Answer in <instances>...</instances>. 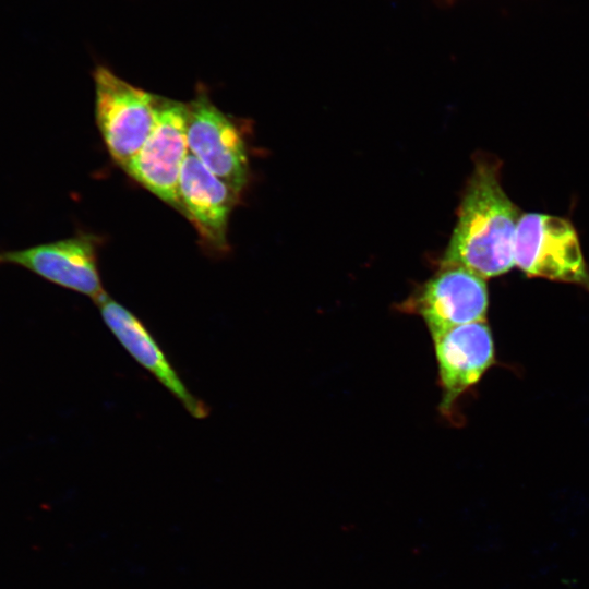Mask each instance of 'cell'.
Segmentation results:
<instances>
[{"instance_id":"6da1fadb","label":"cell","mask_w":589,"mask_h":589,"mask_svg":"<svg viewBox=\"0 0 589 589\" xmlns=\"http://www.w3.org/2000/svg\"><path fill=\"white\" fill-rule=\"evenodd\" d=\"M520 217L502 188L500 161L478 158L441 265L460 266L484 279L507 273L515 266L514 239Z\"/></svg>"},{"instance_id":"7a4b0ae2","label":"cell","mask_w":589,"mask_h":589,"mask_svg":"<svg viewBox=\"0 0 589 589\" xmlns=\"http://www.w3.org/2000/svg\"><path fill=\"white\" fill-rule=\"evenodd\" d=\"M95 117L112 159L124 169L151 135L160 96L122 80L105 65L93 72Z\"/></svg>"},{"instance_id":"3957f363","label":"cell","mask_w":589,"mask_h":589,"mask_svg":"<svg viewBox=\"0 0 589 589\" xmlns=\"http://www.w3.org/2000/svg\"><path fill=\"white\" fill-rule=\"evenodd\" d=\"M514 264L528 276L589 289V269L574 226L540 213L521 215L514 239Z\"/></svg>"},{"instance_id":"277c9868","label":"cell","mask_w":589,"mask_h":589,"mask_svg":"<svg viewBox=\"0 0 589 589\" xmlns=\"http://www.w3.org/2000/svg\"><path fill=\"white\" fill-rule=\"evenodd\" d=\"M488 306L484 278L460 266L441 265L398 309L422 317L434 336L455 326L485 321Z\"/></svg>"},{"instance_id":"5b68a950","label":"cell","mask_w":589,"mask_h":589,"mask_svg":"<svg viewBox=\"0 0 589 589\" xmlns=\"http://www.w3.org/2000/svg\"><path fill=\"white\" fill-rule=\"evenodd\" d=\"M188 154L187 104L160 97L156 124L124 170L145 189L181 212L178 184Z\"/></svg>"},{"instance_id":"8992f818","label":"cell","mask_w":589,"mask_h":589,"mask_svg":"<svg viewBox=\"0 0 589 589\" xmlns=\"http://www.w3.org/2000/svg\"><path fill=\"white\" fill-rule=\"evenodd\" d=\"M187 142L190 154L241 194L249 180L244 139L205 92L187 103Z\"/></svg>"},{"instance_id":"52a82bcc","label":"cell","mask_w":589,"mask_h":589,"mask_svg":"<svg viewBox=\"0 0 589 589\" xmlns=\"http://www.w3.org/2000/svg\"><path fill=\"white\" fill-rule=\"evenodd\" d=\"M1 265H16L39 277L91 298L96 304L106 293L97 263V239L93 235L76 236L0 252Z\"/></svg>"},{"instance_id":"ba28073f","label":"cell","mask_w":589,"mask_h":589,"mask_svg":"<svg viewBox=\"0 0 589 589\" xmlns=\"http://www.w3.org/2000/svg\"><path fill=\"white\" fill-rule=\"evenodd\" d=\"M441 387V414L456 417L462 394L494 363V344L485 321L452 327L432 336Z\"/></svg>"},{"instance_id":"9c48e42d","label":"cell","mask_w":589,"mask_h":589,"mask_svg":"<svg viewBox=\"0 0 589 589\" xmlns=\"http://www.w3.org/2000/svg\"><path fill=\"white\" fill-rule=\"evenodd\" d=\"M178 197L180 213L194 225L205 244L226 251L228 221L240 193L189 153L179 178Z\"/></svg>"},{"instance_id":"30bf717a","label":"cell","mask_w":589,"mask_h":589,"mask_svg":"<svg viewBox=\"0 0 589 589\" xmlns=\"http://www.w3.org/2000/svg\"><path fill=\"white\" fill-rule=\"evenodd\" d=\"M97 305L105 324L129 354L147 370L192 417L206 418L209 408L184 385L143 322L109 296Z\"/></svg>"}]
</instances>
